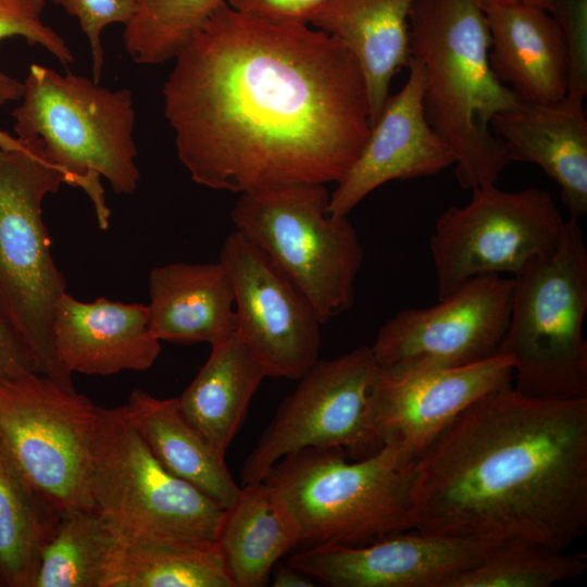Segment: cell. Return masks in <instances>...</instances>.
<instances>
[{
  "label": "cell",
  "mask_w": 587,
  "mask_h": 587,
  "mask_svg": "<svg viewBox=\"0 0 587 587\" xmlns=\"http://www.w3.org/2000/svg\"><path fill=\"white\" fill-rule=\"evenodd\" d=\"M45 0H0V41L22 37L52 54L64 67L74 62L70 47L42 21Z\"/></svg>",
  "instance_id": "31"
},
{
  "label": "cell",
  "mask_w": 587,
  "mask_h": 587,
  "mask_svg": "<svg viewBox=\"0 0 587 587\" xmlns=\"http://www.w3.org/2000/svg\"><path fill=\"white\" fill-rule=\"evenodd\" d=\"M489 61L498 79L524 104H546L567 93V55L552 14L529 5L485 9Z\"/></svg>",
  "instance_id": "20"
},
{
  "label": "cell",
  "mask_w": 587,
  "mask_h": 587,
  "mask_svg": "<svg viewBox=\"0 0 587 587\" xmlns=\"http://www.w3.org/2000/svg\"><path fill=\"white\" fill-rule=\"evenodd\" d=\"M324 184L295 183L239 193L230 218L307 297L322 323L354 301L364 251L348 216L328 213Z\"/></svg>",
  "instance_id": "8"
},
{
  "label": "cell",
  "mask_w": 587,
  "mask_h": 587,
  "mask_svg": "<svg viewBox=\"0 0 587 587\" xmlns=\"http://www.w3.org/2000/svg\"><path fill=\"white\" fill-rule=\"evenodd\" d=\"M407 67L404 85L388 96L363 148L330 192V215L348 216L388 182L436 175L454 164L450 148L426 118L422 63L411 55Z\"/></svg>",
  "instance_id": "17"
},
{
  "label": "cell",
  "mask_w": 587,
  "mask_h": 587,
  "mask_svg": "<svg viewBox=\"0 0 587 587\" xmlns=\"http://www.w3.org/2000/svg\"><path fill=\"white\" fill-rule=\"evenodd\" d=\"M273 587H312L315 586L314 579L307 574L286 563L280 565L274 572L271 580Z\"/></svg>",
  "instance_id": "36"
},
{
  "label": "cell",
  "mask_w": 587,
  "mask_h": 587,
  "mask_svg": "<svg viewBox=\"0 0 587 587\" xmlns=\"http://www.w3.org/2000/svg\"><path fill=\"white\" fill-rule=\"evenodd\" d=\"M149 296V325L160 341L212 347L237 333L234 289L220 261L153 267Z\"/></svg>",
  "instance_id": "21"
},
{
  "label": "cell",
  "mask_w": 587,
  "mask_h": 587,
  "mask_svg": "<svg viewBox=\"0 0 587 587\" xmlns=\"http://www.w3.org/2000/svg\"><path fill=\"white\" fill-rule=\"evenodd\" d=\"M62 184L37 147L0 129V313L28 345L37 373L75 389L54 347V311L66 279L51 255L41 209Z\"/></svg>",
  "instance_id": "6"
},
{
  "label": "cell",
  "mask_w": 587,
  "mask_h": 587,
  "mask_svg": "<svg viewBox=\"0 0 587 587\" xmlns=\"http://www.w3.org/2000/svg\"><path fill=\"white\" fill-rule=\"evenodd\" d=\"M324 0H225L233 9L254 16L308 22Z\"/></svg>",
  "instance_id": "35"
},
{
  "label": "cell",
  "mask_w": 587,
  "mask_h": 587,
  "mask_svg": "<svg viewBox=\"0 0 587 587\" xmlns=\"http://www.w3.org/2000/svg\"><path fill=\"white\" fill-rule=\"evenodd\" d=\"M211 348L209 359L177 399L188 422L225 455L267 373L237 333Z\"/></svg>",
  "instance_id": "26"
},
{
  "label": "cell",
  "mask_w": 587,
  "mask_h": 587,
  "mask_svg": "<svg viewBox=\"0 0 587 587\" xmlns=\"http://www.w3.org/2000/svg\"><path fill=\"white\" fill-rule=\"evenodd\" d=\"M50 1L78 20L90 48L92 80L100 84L104 65L101 34L108 25L121 23L125 26L130 21L135 12L133 0Z\"/></svg>",
  "instance_id": "32"
},
{
  "label": "cell",
  "mask_w": 587,
  "mask_h": 587,
  "mask_svg": "<svg viewBox=\"0 0 587 587\" xmlns=\"http://www.w3.org/2000/svg\"><path fill=\"white\" fill-rule=\"evenodd\" d=\"M561 33L567 55L566 96L587 95V0H555L550 12Z\"/></svg>",
  "instance_id": "33"
},
{
  "label": "cell",
  "mask_w": 587,
  "mask_h": 587,
  "mask_svg": "<svg viewBox=\"0 0 587 587\" xmlns=\"http://www.w3.org/2000/svg\"><path fill=\"white\" fill-rule=\"evenodd\" d=\"M500 541L412 528L358 547L303 548L287 563L332 587H449Z\"/></svg>",
  "instance_id": "16"
},
{
  "label": "cell",
  "mask_w": 587,
  "mask_h": 587,
  "mask_svg": "<svg viewBox=\"0 0 587 587\" xmlns=\"http://www.w3.org/2000/svg\"><path fill=\"white\" fill-rule=\"evenodd\" d=\"M87 483L93 509L120 526L216 540L224 509L168 472L120 407H98Z\"/></svg>",
  "instance_id": "11"
},
{
  "label": "cell",
  "mask_w": 587,
  "mask_h": 587,
  "mask_svg": "<svg viewBox=\"0 0 587 587\" xmlns=\"http://www.w3.org/2000/svg\"><path fill=\"white\" fill-rule=\"evenodd\" d=\"M53 337L58 360L70 374L145 371L161 352L147 305L105 298L84 302L67 292L55 307Z\"/></svg>",
  "instance_id": "18"
},
{
  "label": "cell",
  "mask_w": 587,
  "mask_h": 587,
  "mask_svg": "<svg viewBox=\"0 0 587 587\" xmlns=\"http://www.w3.org/2000/svg\"><path fill=\"white\" fill-rule=\"evenodd\" d=\"M370 346L317 360L298 380L241 466L242 485L261 482L285 455L308 448H340L349 459L380 448L371 416L378 374Z\"/></svg>",
  "instance_id": "12"
},
{
  "label": "cell",
  "mask_w": 587,
  "mask_h": 587,
  "mask_svg": "<svg viewBox=\"0 0 587 587\" xmlns=\"http://www.w3.org/2000/svg\"><path fill=\"white\" fill-rule=\"evenodd\" d=\"M587 249L578 220L550 255L514 277L509 324L497 354L512 361L514 388L555 399L587 398Z\"/></svg>",
  "instance_id": "7"
},
{
  "label": "cell",
  "mask_w": 587,
  "mask_h": 587,
  "mask_svg": "<svg viewBox=\"0 0 587 587\" xmlns=\"http://www.w3.org/2000/svg\"><path fill=\"white\" fill-rule=\"evenodd\" d=\"M61 517L0 442V587H33L41 552Z\"/></svg>",
  "instance_id": "27"
},
{
  "label": "cell",
  "mask_w": 587,
  "mask_h": 587,
  "mask_svg": "<svg viewBox=\"0 0 587 587\" xmlns=\"http://www.w3.org/2000/svg\"><path fill=\"white\" fill-rule=\"evenodd\" d=\"M483 9L507 5H529L551 12L555 0H477Z\"/></svg>",
  "instance_id": "38"
},
{
  "label": "cell",
  "mask_w": 587,
  "mask_h": 587,
  "mask_svg": "<svg viewBox=\"0 0 587 587\" xmlns=\"http://www.w3.org/2000/svg\"><path fill=\"white\" fill-rule=\"evenodd\" d=\"M415 461L392 445L350 459L340 448H308L276 462L262 480L284 498L299 547H358L414 528Z\"/></svg>",
  "instance_id": "5"
},
{
  "label": "cell",
  "mask_w": 587,
  "mask_h": 587,
  "mask_svg": "<svg viewBox=\"0 0 587 587\" xmlns=\"http://www.w3.org/2000/svg\"><path fill=\"white\" fill-rule=\"evenodd\" d=\"M121 411L154 458L221 508L229 507L240 486L220 453L184 416L178 399H161L135 389Z\"/></svg>",
  "instance_id": "24"
},
{
  "label": "cell",
  "mask_w": 587,
  "mask_h": 587,
  "mask_svg": "<svg viewBox=\"0 0 587 587\" xmlns=\"http://www.w3.org/2000/svg\"><path fill=\"white\" fill-rule=\"evenodd\" d=\"M37 372L34 355L20 333L0 313V380Z\"/></svg>",
  "instance_id": "34"
},
{
  "label": "cell",
  "mask_w": 587,
  "mask_h": 587,
  "mask_svg": "<svg viewBox=\"0 0 587 587\" xmlns=\"http://www.w3.org/2000/svg\"><path fill=\"white\" fill-rule=\"evenodd\" d=\"M567 228L551 195L528 187L504 191L496 184L472 190L462 207L436 220L429 249L438 298L487 274L515 277L561 245Z\"/></svg>",
  "instance_id": "9"
},
{
  "label": "cell",
  "mask_w": 587,
  "mask_h": 587,
  "mask_svg": "<svg viewBox=\"0 0 587 587\" xmlns=\"http://www.w3.org/2000/svg\"><path fill=\"white\" fill-rule=\"evenodd\" d=\"M98 407L37 372L0 380V442L61 515L95 510L88 466Z\"/></svg>",
  "instance_id": "10"
},
{
  "label": "cell",
  "mask_w": 587,
  "mask_h": 587,
  "mask_svg": "<svg viewBox=\"0 0 587 587\" xmlns=\"http://www.w3.org/2000/svg\"><path fill=\"white\" fill-rule=\"evenodd\" d=\"M115 527L104 587H234L216 541Z\"/></svg>",
  "instance_id": "25"
},
{
  "label": "cell",
  "mask_w": 587,
  "mask_h": 587,
  "mask_svg": "<svg viewBox=\"0 0 587 587\" xmlns=\"http://www.w3.org/2000/svg\"><path fill=\"white\" fill-rule=\"evenodd\" d=\"M491 130L510 161L539 166L559 186L570 217L587 214V118L584 100L565 96L496 114Z\"/></svg>",
  "instance_id": "19"
},
{
  "label": "cell",
  "mask_w": 587,
  "mask_h": 587,
  "mask_svg": "<svg viewBox=\"0 0 587 587\" xmlns=\"http://www.w3.org/2000/svg\"><path fill=\"white\" fill-rule=\"evenodd\" d=\"M514 277H473L428 308L397 312L379 328L371 351L383 369L459 367L497 354L507 330Z\"/></svg>",
  "instance_id": "13"
},
{
  "label": "cell",
  "mask_w": 587,
  "mask_h": 587,
  "mask_svg": "<svg viewBox=\"0 0 587 587\" xmlns=\"http://www.w3.org/2000/svg\"><path fill=\"white\" fill-rule=\"evenodd\" d=\"M162 95L180 163L215 190L337 183L371 129L363 76L340 41L226 2L176 54Z\"/></svg>",
  "instance_id": "1"
},
{
  "label": "cell",
  "mask_w": 587,
  "mask_h": 587,
  "mask_svg": "<svg viewBox=\"0 0 587 587\" xmlns=\"http://www.w3.org/2000/svg\"><path fill=\"white\" fill-rule=\"evenodd\" d=\"M220 263L235 295L237 334L267 376L298 380L319 360L321 324L307 297L238 230L223 241Z\"/></svg>",
  "instance_id": "14"
},
{
  "label": "cell",
  "mask_w": 587,
  "mask_h": 587,
  "mask_svg": "<svg viewBox=\"0 0 587 587\" xmlns=\"http://www.w3.org/2000/svg\"><path fill=\"white\" fill-rule=\"evenodd\" d=\"M299 539L297 521L280 492L261 480L240 486L223 511L215 541L234 587H262Z\"/></svg>",
  "instance_id": "23"
},
{
  "label": "cell",
  "mask_w": 587,
  "mask_h": 587,
  "mask_svg": "<svg viewBox=\"0 0 587 587\" xmlns=\"http://www.w3.org/2000/svg\"><path fill=\"white\" fill-rule=\"evenodd\" d=\"M115 524L96 510L62 515L45 546L33 587H104Z\"/></svg>",
  "instance_id": "28"
},
{
  "label": "cell",
  "mask_w": 587,
  "mask_h": 587,
  "mask_svg": "<svg viewBox=\"0 0 587 587\" xmlns=\"http://www.w3.org/2000/svg\"><path fill=\"white\" fill-rule=\"evenodd\" d=\"M512 380V361L502 354L449 369L392 371L379 366L371 391L378 447L392 445L408 461H416L462 411Z\"/></svg>",
  "instance_id": "15"
},
{
  "label": "cell",
  "mask_w": 587,
  "mask_h": 587,
  "mask_svg": "<svg viewBox=\"0 0 587 587\" xmlns=\"http://www.w3.org/2000/svg\"><path fill=\"white\" fill-rule=\"evenodd\" d=\"M412 504L424 533L566 550L587 528V398L484 395L416 459Z\"/></svg>",
  "instance_id": "2"
},
{
  "label": "cell",
  "mask_w": 587,
  "mask_h": 587,
  "mask_svg": "<svg viewBox=\"0 0 587 587\" xmlns=\"http://www.w3.org/2000/svg\"><path fill=\"white\" fill-rule=\"evenodd\" d=\"M23 84L12 112L15 136L37 147L65 184L85 191L99 228L107 230L111 211L101 178L123 195L133 193L140 180L132 91L35 63Z\"/></svg>",
  "instance_id": "4"
},
{
  "label": "cell",
  "mask_w": 587,
  "mask_h": 587,
  "mask_svg": "<svg viewBox=\"0 0 587 587\" xmlns=\"http://www.w3.org/2000/svg\"><path fill=\"white\" fill-rule=\"evenodd\" d=\"M135 12L124 26V49L143 65L174 60L225 0H133Z\"/></svg>",
  "instance_id": "30"
},
{
  "label": "cell",
  "mask_w": 587,
  "mask_h": 587,
  "mask_svg": "<svg viewBox=\"0 0 587 587\" xmlns=\"http://www.w3.org/2000/svg\"><path fill=\"white\" fill-rule=\"evenodd\" d=\"M411 55L424 72L423 103L432 128L454 157L459 184H496L510 162L491 118L524 104L494 73L490 35L477 0H415L409 16Z\"/></svg>",
  "instance_id": "3"
},
{
  "label": "cell",
  "mask_w": 587,
  "mask_h": 587,
  "mask_svg": "<svg viewBox=\"0 0 587 587\" xmlns=\"http://www.w3.org/2000/svg\"><path fill=\"white\" fill-rule=\"evenodd\" d=\"M415 0H324L308 24L340 41L363 76L371 126L394 76L411 58L409 16Z\"/></svg>",
  "instance_id": "22"
},
{
  "label": "cell",
  "mask_w": 587,
  "mask_h": 587,
  "mask_svg": "<svg viewBox=\"0 0 587 587\" xmlns=\"http://www.w3.org/2000/svg\"><path fill=\"white\" fill-rule=\"evenodd\" d=\"M584 553H566L526 539L501 540L478 564L449 587H549L583 575Z\"/></svg>",
  "instance_id": "29"
},
{
  "label": "cell",
  "mask_w": 587,
  "mask_h": 587,
  "mask_svg": "<svg viewBox=\"0 0 587 587\" xmlns=\"http://www.w3.org/2000/svg\"><path fill=\"white\" fill-rule=\"evenodd\" d=\"M24 84L0 71V105L22 98Z\"/></svg>",
  "instance_id": "37"
}]
</instances>
